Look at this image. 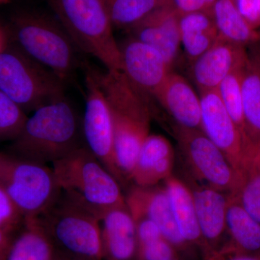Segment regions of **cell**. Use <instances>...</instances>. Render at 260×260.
<instances>
[{
  "label": "cell",
  "mask_w": 260,
  "mask_h": 260,
  "mask_svg": "<svg viewBox=\"0 0 260 260\" xmlns=\"http://www.w3.org/2000/svg\"><path fill=\"white\" fill-rule=\"evenodd\" d=\"M13 232L15 231L0 227V249L11 243V235Z\"/></svg>",
  "instance_id": "obj_35"
},
{
  "label": "cell",
  "mask_w": 260,
  "mask_h": 260,
  "mask_svg": "<svg viewBox=\"0 0 260 260\" xmlns=\"http://www.w3.org/2000/svg\"><path fill=\"white\" fill-rule=\"evenodd\" d=\"M114 134V159L125 186L132 177L142 146L150 135V124L126 115L112 113Z\"/></svg>",
  "instance_id": "obj_17"
},
{
  "label": "cell",
  "mask_w": 260,
  "mask_h": 260,
  "mask_svg": "<svg viewBox=\"0 0 260 260\" xmlns=\"http://www.w3.org/2000/svg\"><path fill=\"white\" fill-rule=\"evenodd\" d=\"M68 260H84V259H78V258H73V257H71V259H68Z\"/></svg>",
  "instance_id": "obj_41"
},
{
  "label": "cell",
  "mask_w": 260,
  "mask_h": 260,
  "mask_svg": "<svg viewBox=\"0 0 260 260\" xmlns=\"http://www.w3.org/2000/svg\"><path fill=\"white\" fill-rule=\"evenodd\" d=\"M66 83L7 39L0 50V90L24 112H34L65 96Z\"/></svg>",
  "instance_id": "obj_5"
},
{
  "label": "cell",
  "mask_w": 260,
  "mask_h": 260,
  "mask_svg": "<svg viewBox=\"0 0 260 260\" xmlns=\"http://www.w3.org/2000/svg\"><path fill=\"white\" fill-rule=\"evenodd\" d=\"M179 30L181 47L191 64L208 51L219 38L211 11L179 15Z\"/></svg>",
  "instance_id": "obj_21"
},
{
  "label": "cell",
  "mask_w": 260,
  "mask_h": 260,
  "mask_svg": "<svg viewBox=\"0 0 260 260\" xmlns=\"http://www.w3.org/2000/svg\"><path fill=\"white\" fill-rule=\"evenodd\" d=\"M10 3V0H0V5H6Z\"/></svg>",
  "instance_id": "obj_39"
},
{
  "label": "cell",
  "mask_w": 260,
  "mask_h": 260,
  "mask_svg": "<svg viewBox=\"0 0 260 260\" xmlns=\"http://www.w3.org/2000/svg\"><path fill=\"white\" fill-rule=\"evenodd\" d=\"M6 34H5L3 30L0 29V50L4 47L5 43L7 42Z\"/></svg>",
  "instance_id": "obj_38"
},
{
  "label": "cell",
  "mask_w": 260,
  "mask_h": 260,
  "mask_svg": "<svg viewBox=\"0 0 260 260\" xmlns=\"http://www.w3.org/2000/svg\"><path fill=\"white\" fill-rule=\"evenodd\" d=\"M164 181V187L181 237L186 243L199 242L201 234L190 188L173 175Z\"/></svg>",
  "instance_id": "obj_23"
},
{
  "label": "cell",
  "mask_w": 260,
  "mask_h": 260,
  "mask_svg": "<svg viewBox=\"0 0 260 260\" xmlns=\"http://www.w3.org/2000/svg\"><path fill=\"white\" fill-rule=\"evenodd\" d=\"M211 13L220 37L245 47L259 41V30L248 23L231 0H217Z\"/></svg>",
  "instance_id": "obj_24"
},
{
  "label": "cell",
  "mask_w": 260,
  "mask_h": 260,
  "mask_svg": "<svg viewBox=\"0 0 260 260\" xmlns=\"http://www.w3.org/2000/svg\"><path fill=\"white\" fill-rule=\"evenodd\" d=\"M173 133L191 172L203 184L234 194L239 175L223 153L202 130L176 125Z\"/></svg>",
  "instance_id": "obj_8"
},
{
  "label": "cell",
  "mask_w": 260,
  "mask_h": 260,
  "mask_svg": "<svg viewBox=\"0 0 260 260\" xmlns=\"http://www.w3.org/2000/svg\"><path fill=\"white\" fill-rule=\"evenodd\" d=\"M229 260H260V259L255 256L242 255L236 256V257Z\"/></svg>",
  "instance_id": "obj_37"
},
{
  "label": "cell",
  "mask_w": 260,
  "mask_h": 260,
  "mask_svg": "<svg viewBox=\"0 0 260 260\" xmlns=\"http://www.w3.org/2000/svg\"><path fill=\"white\" fill-rule=\"evenodd\" d=\"M234 195L253 218L260 223V156L256 153L239 174Z\"/></svg>",
  "instance_id": "obj_27"
},
{
  "label": "cell",
  "mask_w": 260,
  "mask_h": 260,
  "mask_svg": "<svg viewBox=\"0 0 260 260\" xmlns=\"http://www.w3.org/2000/svg\"><path fill=\"white\" fill-rule=\"evenodd\" d=\"M259 44H260V30L259 31Z\"/></svg>",
  "instance_id": "obj_42"
},
{
  "label": "cell",
  "mask_w": 260,
  "mask_h": 260,
  "mask_svg": "<svg viewBox=\"0 0 260 260\" xmlns=\"http://www.w3.org/2000/svg\"><path fill=\"white\" fill-rule=\"evenodd\" d=\"M175 246L164 238L138 247L141 260H175Z\"/></svg>",
  "instance_id": "obj_31"
},
{
  "label": "cell",
  "mask_w": 260,
  "mask_h": 260,
  "mask_svg": "<svg viewBox=\"0 0 260 260\" xmlns=\"http://www.w3.org/2000/svg\"><path fill=\"white\" fill-rule=\"evenodd\" d=\"M256 153H257L258 155H260V143H259V144L258 145V146L256 147Z\"/></svg>",
  "instance_id": "obj_40"
},
{
  "label": "cell",
  "mask_w": 260,
  "mask_h": 260,
  "mask_svg": "<svg viewBox=\"0 0 260 260\" xmlns=\"http://www.w3.org/2000/svg\"><path fill=\"white\" fill-rule=\"evenodd\" d=\"M174 157V148L165 137L149 135L140 150L132 183L148 187L165 181L172 175Z\"/></svg>",
  "instance_id": "obj_18"
},
{
  "label": "cell",
  "mask_w": 260,
  "mask_h": 260,
  "mask_svg": "<svg viewBox=\"0 0 260 260\" xmlns=\"http://www.w3.org/2000/svg\"><path fill=\"white\" fill-rule=\"evenodd\" d=\"M179 15L173 3L165 5L129 28V37L156 49L172 68L181 47Z\"/></svg>",
  "instance_id": "obj_12"
},
{
  "label": "cell",
  "mask_w": 260,
  "mask_h": 260,
  "mask_svg": "<svg viewBox=\"0 0 260 260\" xmlns=\"http://www.w3.org/2000/svg\"><path fill=\"white\" fill-rule=\"evenodd\" d=\"M259 19H260V5H259Z\"/></svg>",
  "instance_id": "obj_43"
},
{
  "label": "cell",
  "mask_w": 260,
  "mask_h": 260,
  "mask_svg": "<svg viewBox=\"0 0 260 260\" xmlns=\"http://www.w3.org/2000/svg\"><path fill=\"white\" fill-rule=\"evenodd\" d=\"M5 34L24 54L66 82L82 64L79 49L57 19L20 12L11 17Z\"/></svg>",
  "instance_id": "obj_2"
},
{
  "label": "cell",
  "mask_w": 260,
  "mask_h": 260,
  "mask_svg": "<svg viewBox=\"0 0 260 260\" xmlns=\"http://www.w3.org/2000/svg\"><path fill=\"white\" fill-rule=\"evenodd\" d=\"M24 218L0 184V227L16 231Z\"/></svg>",
  "instance_id": "obj_30"
},
{
  "label": "cell",
  "mask_w": 260,
  "mask_h": 260,
  "mask_svg": "<svg viewBox=\"0 0 260 260\" xmlns=\"http://www.w3.org/2000/svg\"><path fill=\"white\" fill-rule=\"evenodd\" d=\"M102 222L103 256L108 260H133L138 253L136 227L127 206L108 211Z\"/></svg>",
  "instance_id": "obj_16"
},
{
  "label": "cell",
  "mask_w": 260,
  "mask_h": 260,
  "mask_svg": "<svg viewBox=\"0 0 260 260\" xmlns=\"http://www.w3.org/2000/svg\"><path fill=\"white\" fill-rule=\"evenodd\" d=\"M246 59V47L219 36L216 42L191 63V75L200 93L218 89L224 79L241 68Z\"/></svg>",
  "instance_id": "obj_13"
},
{
  "label": "cell",
  "mask_w": 260,
  "mask_h": 260,
  "mask_svg": "<svg viewBox=\"0 0 260 260\" xmlns=\"http://www.w3.org/2000/svg\"><path fill=\"white\" fill-rule=\"evenodd\" d=\"M200 93L201 130L222 152L238 175L255 153L243 138L217 90Z\"/></svg>",
  "instance_id": "obj_10"
},
{
  "label": "cell",
  "mask_w": 260,
  "mask_h": 260,
  "mask_svg": "<svg viewBox=\"0 0 260 260\" xmlns=\"http://www.w3.org/2000/svg\"><path fill=\"white\" fill-rule=\"evenodd\" d=\"M55 246L39 218H24L6 260H56Z\"/></svg>",
  "instance_id": "obj_22"
},
{
  "label": "cell",
  "mask_w": 260,
  "mask_h": 260,
  "mask_svg": "<svg viewBox=\"0 0 260 260\" xmlns=\"http://www.w3.org/2000/svg\"><path fill=\"white\" fill-rule=\"evenodd\" d=\"M188 186L192 193L202 239L216 242L226 231L229 195L205 184L192 183Z\"/></svg>",
  "instance_id": "obj_19"
},
{
  "label": "cell",
  "mask_w": 260,
  "mask_h": 260,
  "mask_svg": "<svg viewBox=\"0 0 260 260\" xmlns=\"http://www.w3.org/2000/svg\"><path fill=\"white\" fill-rule=\"evenodd\" d=\"M0 184L24 218H37L61 194L52 169L0 153Z\"/></svg>",
  "instance_id": "obj_7"
},
{
  "label": "cell",
  "mask_w": 260,
  "mask_h": 260,
  "mask_svg": "<svg viewBox=\"0 0 260 260\" xmlns=\"http://www.w3.org/2000/svg\"><path fill=\"white\" fill-rule=\"evenodd\" d=\"M84 146L83 117L64 96L34 111L6 153L47 165Z\"/></svg>",
  "instance_id": "obj_1"
},
{
  "label": "cell",
  "mask_w": 260,
  "mask_h": 260,
  "mask_svg": "<svg viewBox=\"0 0 260 260\" xmlns=\"http://www.w3.org/2000/svg\"><path fill=\"white\" fill-rule=\"evenodd\" d=\"M113 27L128 30L172 0H103Z\"/></svg>",
  "instance_id": "obj_26"
},
{
  "label": "cell",
  "mask_w": 260,
  "mask_h": 260,
  "mask_svg": "<svg viewBox=\"0 0 260 260\" xmlns=\"http://www.w3.org/2000/svg\"><path fill=\"white\" fill-rule=\"evenodd\" d=\"M217 0H172L179 15L194 12L211 11Z\"/></svg>",
  "instance_id": "obj_34"
},
{
  "label": "cell",
  "mask_w": 260,
  "mask_h": 260,
  "mask_svg": "<svg viewBox=\"0 0 260 260\" xmlns=\"http://www.w3.org/2000/svg\"><path fill=\"white\" fill-rule=\"evenodd\" d=\"M225 222L226 231L238 247L249 252L260 250V223L234 195H229Z\"/></svg>",
  "instance_id": "obj_25"
},
{
  "label": "cell",
  "mask_w": 260,
  "mask_h": 260,
  "mask_svg": "<svg viewBox=\"0 0 260 260\" xmlns=\"http://www.w3.org/2000/svg\"><path fill=\"white\" fill-rule=\"evenodd\" d=\"M50 4L80 52L95 58L108 70L121 71L120 47L103 0H50Z\"/></svg>",
  "instance_id": "obj_4"
},
{
  "label": "cell",
  "mask_w": 260,
  "mask_h": 260,
  "mask_svg": "<svg viewBox=\"0 0 260 260\" xmlns=\"http://www.w3.org/2000/svg\"><path fill=\"white\" fill-rule=\"evenodd\" d=\"M126 205L132 216H146L156 223L162 237L175 247L184 245L174 219L165 187H143L133 184L125 195Z\"/></svg>",
  "instance_id": "obj_14"
},
{
  "label": "cell",
  "mask_w": 260,
  "mask_h": 260,
  "mask_svg": "<svg viewBox=\"0 0 260 260\" xmlns=\"http://www.w3.org/2000/svg\"><path fill=\"white\" fill-rule=\"evenodd\" d=\"M38 218L54 246L69 257L102 259L101 220L62 191L54 204Z\"/></svg>",
  "instance_id": "obj_6"
},
{
  "label": "cell",
  "mask_w": 260,
  "mask_h": 260,
  "mask_svg": "<svg viewBox=\"0 0 260 260\" xmlns=\"http://www.w3.org/2000/svg\"><path fill=\"white\" fill-rule=\"evenodd\" d=\"M242 90L246 138L256 148L260 143V44L246 47L243 68Z\"/></svg>",
  "instance_id": "obj_20"
},
{
  "label": "cell",
  "mask_w": 260,
  "mask_h": 260,
  "mask_svg": "<svg viewBox=\"0 0 260 260\" xmlns=\"http://www.w3.org/2000/svg\"><path fill=\"white\" fill-rule=\"evenodd\" d=\"M244 65L228 75L219 85L217 91L227 112L240 131L243 138L249 146L254 148L248 141L246 135L242 90Z\"/></svg>",
  "instance_id": "obj_28"
},
{
  "label": "cell",
  "mask_w": 260,
  "mask_h": 260,
  "mask_svg": "<svg viewBox=\"0 0 260 260\" xmlns=\"http://www.w3.org/2000/svg\"><path fill=\"white\" fill-rule=\"evenodd\" d=\"M239 13L253 28L260 27V0H231Z\"/></svg>",
  "instance_id": "obj_33"
},
{
  "label": "cell",
  "mask_w": 260,
  "mask_h": 260,
  "mask_svg": "<svg viewBox=\"0 0 260 260\" xmlns=\"http://www.w3.org/2000/svg\"><path fill=\"white\" fill-rule=\"evenodd\" d=\"M9 247L10 245H8L0 249V260H6Z\"/></svg>",
  "instance_id": "obj_36"
},
{
  "label": "cell",
  "mask_w": 260,
  "mask_h": 260,
  "mask_svg": "<svg viewBox=\"0 0 260 260\" xmlns=\"http://www.w3.org/2000/svg\"><path fill=\"white\" fill-rule=\"evenodd\" d=\"M133 218L136 227L138 247L164 238L160 229L151 219L146 216L133 217Z\"/></svg>",
  "instance_id": "obj_32"
},
{
  "label": "cell",
  "mask_w": 260,
  "mask_h": 260,
  "mask_svg": "<svg viewBox=\"0 0 260 260\" xmlns=\"http://www.w3.org/2000/svg\"><path fill=\"white\" fill-rule=\"evenodd\" d=\"M121 71L151 100L172 71L156 49L129 37L119 44Z\"/></svg>",
  "instance_id": "obj_11"
},
{
  "label": "cell",
  "mask_w": 260,
  "mask_h": 260,
  "mask_svg": "<svg viewBox=\"0 0 260 260\" xmlns=\"http://www.w3.org/2000/svg\"><path fill=\"white\" fill-rule=\"evenodd\" d=\"M85 107L83 128L85 145L99 161L125 187L114 159V134L112 113L99 80L96 69L84 64Z\"/></svg>",
  "instance_id": "obj_9"
},
{
  "label": "cell",
  "mask_w": 260,
  "mask_h": 260,
  "mask_svg": "<svg viewBox=\"0 0 260 260\" xmlns=\"http://www.w3.org/2000/svg\"><path fill=\"white\" fill-rule=\"evenodd\" d=\"M51 169L61 191L100 220L109 210L126 205L120 184L86 146L53 162Z\"/></svg>",
  "instance_id": "obj_3"
},
{
  "label": "cell",
  "mask_w": 260,
  "mask_h": 260,
  "mask_svg": "<svg viewBox=\"0 0 260 260\" xmlns=\"http://www.w3.org/2000/svg\"><path fill=\"white\" fill-rule=\"evenodd\" d=\"M176 125L201 130V103L187 80L171 72L153 98Z\"/></svg>",
  "instance_id": "obj_15"
},
{
  "label": "cell",
  "mask_w": 260,
  "mask_h": 260,
  "mask_svg": "<svg viewBox=\"0 0 260 260\" xmlns=\"http://www.w3.org/2000/svg\"><path fill=\"white\" fill-rule=\"evenodd\" d=\"M259 156H260V155H259Z\"/></svg>",
  "instance_id": "obj_44"
},
{
  "label": "cell",
  "mask_w": 260,
  "mask_h": 260,
  "mask_svg": "<svg viewBox=\"0 0 260 260\" xmlns=\"http://www.w3.org/2000/svg\"><path fill=\"white\" fill-rule=\"evenodd\" d=\"M27 119L23 109L0 90V142L14 140Z\"/></svg>",
  "instance_id": "obj_29"
}]
</instances>
